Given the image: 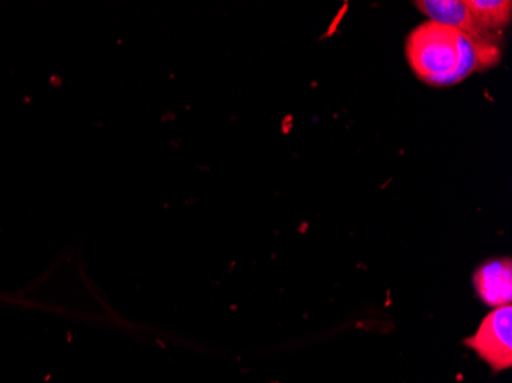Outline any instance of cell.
Listing matches in <instances>:
<instances>
[{"mask_svg": "<svg viewBox=\"0 0 512 383\" xmlns=\"http://www.w3.org/2000/svg\"><path fill=\"white\" fill-rule=\"evenodd\" d=\"M405 56L417 79L433 88H448L493 68L502 54L493 40L476 39L427 20L408 34Z\"/></svg>", "mask_w": 512, "mask_h": 383, "instance_id": "cell-1", "label": "cell"}, {"mask_svg": "<svg viewBox=\"0 0 512 383\" xmlns=\"http://www.w3.org/2000/svg\"><path fill=\"white\" fill-rule=\"evenodd\" d=\"M463 344L479 354L493 371L508 370L512 364V307L494 308L471 338Z\"/></svg>", "mask_w": 512, "mask_h": 383, "instance_id": "cell-2", "label": "cell"}, {"mask_svg": "<svg viewBox=\"0 0 512 383\" xmlns=\"http://www.w3.org/2000/svg\"><path fill=\"white\" fill-rule=\"evenodd\" d=\"M477 295L490 307L499 308L512 302L511 258L485 262L474 273Z\"/></svg>", "mask_w": 512, "mask_h": 383, "instance_id": "cell-3", "label": "cell"}, {"mask_svg": "<svg viewBox=\"0 0 512 383\" xmlns=\"http://www.w3.org/2000/svg\"><path fill=\"white\" fill-rule=\"evenodd\" d=\"M414 5L430 22L454 28L476 39L491 40L490 33L480 28L465 0H417Z\"/></svg>", "mask_w": 512, "mask_h": 383, "instance_id": "cell-4", "label": "cell"}, {"mask_svg": "<svg viewBox=\"0 0 512 383\" xmlns=\"http://www.w3.org/2000/svg\"><path fill=\"white\" fill-rule=\"evenodd\" d=\"M465 4L486 33L502 30L511 22V0H465Z\"/></svg>", "mask_w": 512, "mask_h": 383, "instance_id": "cell-5", "label": "cell"}]
</instances>
